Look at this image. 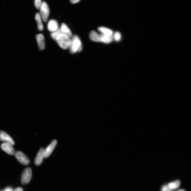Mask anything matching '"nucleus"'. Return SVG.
<instances>
[{
    "mask_svg": "<svg viewBox=\"0 0 191 191\" xmlns=\"http://www.w3.org/2000/svg\"><path fill=\"white\" fill-rule=\"evenodd\" d=\"M98 31L102 34L107 36H112L113 35V31L109 29L104 27H99L98 28Z\"/></svg>",
    "mask_w": 191,
    "mask_h": 191,
    "instance_id": "4468645a",
    "label": "nucleus"
},
{
    "mask_svg": "<svg viewBox=\"0 0 191 191\" xmlns=\"http://www.w3.org/2000/svg\"><path fill=\"white\" fill-rule=\"evenodd\" d=\"M32 177V170L30 167H27L22 173L21 179L22 184L24 185L28 184L30 182Z\"/></svg>",
    "mask_w": 191,
    "mask_h": 191,
    "instance_id": "7ed1b4c3",
    "label": "nucleus"
},
{
    "mask_svg": "<svg viewBox=\"0 0 191 191\" xmlns=\"http://www.w3.org/2000/svg\"><path fill=\"white\" fill-rule=\"evenodd\" d=\"M61 30L62 31V33L65 34L68 36H69L70 37H71L72 36V33L71 31H70L69 29L67 27V26L64 23H62L61 27Z\"/></svg>",
    "mask_w": 191,
    "mask_h": 191,
    "instance_id": "dca6fc26",
    "label": "nucleus"
},
{
    "mask_svg": "<svg viewBox=\"0 0 191 191\" xmlns=\"http://www.w3.org/2000/svg\"><path fill=\"white\" fill-rule=\"evenodd\" d=\"M39 48L41 50H43L45 48V43L44 41V36L41 34H38L36 36Z\"/></svg>",
    "mask_w": 191,
    "mask_h": 191,
    "instance_id": "9d476101",
    "label": "nucleus"
},
{
    "mask_svg": "<svg viewBox=\"0 0 191 191\" xmlns=\"http://www.w3.org/2000/svg\"><path fill=\"white\" fill-rule=\"evenodd\" d=\"M90 40L95 42H100V36L95 31H91L89 34Z\"/></svg>",
    "mask_w": 191,
    "mask_h": 191,
    "instance_id": "ddd939ff",
    "label": "nucleus"
},
{
    "mask_svg": "<svg viewBox=\"0 0 191 191\" xmlns=\"http://www.w3.org/2000/svg\"><path fill=\"white\" fill-rule=\"evenodd\" d=\"M82 43L79 36L77 35L73 36L72 39L71 45L70 47V53L74 54L77 52H79L82 50Z\"/></svg>",
    "mask_w": 191,
    "mask_h": 191,
    "instance_id": "f03ea898",
    "label": "nucleus"
},
{
    "mask_svg": "<svg viewBox=\"0 0 191 191\" xmlns=\"http://www.w3.org/2000/svg\"><path fill=\"white\" fill-rule=\"evenodd\" d=\"M0 140L6 143L11 144L13 146L15 143L12 137L3 131H0Z\"/></svg>",
    "mask_w": 191,
    "mask_h": 191,
    "instance_id": "6e6552de",
    "label": "nucleus"
},
{
    "mask_svg": "<svg viewBox=\"0 0 191 191\" xmlns=\"http://www.w3.org/2000/svg\"><path fill=\"white\" fill-rule=\"evenodd\" d=\"M1 148L2 150L10 155H14L15 151L12 145L8 143L5 142L2 144Z\"/></svg>",
    "mask_w": 191,
    "mask_h": 191,
    "instance_id": "423d86ee",
    "label": "nucleus"
},
{
    "mask_svg": "<svg viewBox=\"0 0 191 191\" xmlns=\"http://www.w3.org/2000/svg\"><path fill=\"white\" fill-rule=\"evenodd\" d=\"M161 191H173L168 185H164L162 187Z\"/></svg>",
    "mask_w": 191,
    "mask_h": 191,
    "instance_id": "412c9836",
    "label": "nucleus"
},
{
    "mask_svg": "<svg viewBox=\"0 0 191 191\" xmlns=\"http://www.w3.org/2000/svg\"><path fill=\"white\" fill-rule=\"evenodd\" d=\"M177 191H186L184 189H179V190H177Z\"/></svg>",
    "mask_w": 191,
    "mask_h": 191,
    "instance_id": "393cba45",
    "label": "nucleus"
},
{
    "mask_svg": "<svg viewBox=\"0 0 191 191\" xmlns=\"http://www.w3.org/2000/svg\"><path fill=\"white\" fill-rule=\"evenodd\" d=\"M35 19L38 23V30L42 31L44 30V27L42 23L41 16L38 13H36L35 15Z\"/></svg>",
    "mask_w": 191,
    "mask_h": 191,
    "instance_id": "2eb2a0df",
    "label": "nucleus"
},
{
    "mask_svg": "<svg viewBox=\"0 0 191 191\" xmlns=\"http://www.w3.org/2000/svg\"><path fill=\"white\" fill-rule=\"evenodd\" d=\"M5 191H12V190L11 188H8Z\"/></svg>",
    "mask_w": 191,
    "mask_h": 191,
    "instance_id": "b1692460",
    "label": "nucleus"
},
{
    "mask_svg": "<svg viewBox=\"0 0 191 191\" xmlns=\"http://www.w3.org/2000/svg\"><path fill=\"white\" fill-rule=\"evenodd\" d=\"M58 23L56 20H51L49 21L48 23V28L50 31L54 32L58 30Z\"/></svg>",
    "mask_w": 191,
    "mask_h": 191,
    "instance_id": "9b49d317",
    "label": "nucleus"
},
{
    "mask_svg": "<svg viewBox=\"0 0 191 191\" xmlns=\"http://www.w3.org/2000/svg\"><path fill=\"white\" fill-rule=\"evenodd\" d=\"M121 38V35L119 32H116L113 35V39L116 41H119Z\"/></svg>",
    "mask_w": 191,
    "mask_h": 191,
    "instance_id": "6ab92c4d",
    "label": "nucleus"
},
{
    "mask_svg": "<svg viewBox=\"0 0 191 191\" xmlns=\"http://www.w3.org/2000/svg\"><path fill=\"white\" fill-rule=\"evenodd\" d=\"M56 41L59 45L63 49L70 48L72 44V40L69 36L61 33L57 36Z\"/></svg>",
    "mask_w": 191,
    "mask_h": 191,
    "instance_id": "f257e3e1",
    "label": "nucleus"
},
{
    "mask_svg": "<svg viewBox=\"0 0 191 191\" xmlns=\"http://www.w3.org/2000/svg\"><path fill=\"white\" fill-rule=\"evenodd\" d=\"M57 141L56 140H54L48 146L45 150H44V154H45V158H47L50 155L53 151L55 147L57 145Z\"/></svg>",
    "mask_w": 191,
    "mask_h": 191,
    "instance_id": "1a4fd4ad",
    "label": "nucleus"
},
{
    "mask_svg": "<svg viewBox=\"0 0 191 191\" xmlns=\"http://www.w3.org/2000/svg\"><path fill=\"white\" fill-rule=\"evenodd\" d=\"M40 10L41 16L44 21L46 22L49 16L50 10L48 5L45 2H42Z\"/></svg>",
    "mask_w": 191,
    "mask_h": 191,
    "instance_id": "20e7f679",
    "label": "nucleus"
},
{
    "mask_svg": "<svg viewBox=\"0 0 191 191\" xmlns=\"http://www.w3.org/2000/svg\"><path fill=\"white\" fill-rule=\"evenodd\" d=\"M100 42L104 43H109L113 40V35L112 36H107L102 34L100 35Z\"/></svg>",
    "mask_w": 191,
    "mask_h": 191,
    "instance_id": "f8f14e48",
    "label": "nucleus"
},
{
    "mask_svg": "<svg viewBox=\"0 0 191 191\" xmlns=\"http://www.w3.org/2000/svg\"><path fill=\"white\" fill-rule=\"evenodd\" d=\"M42 2L41 0H35V5L36 9H39L41 6Z\"/></svg>",
    "mask_w": 191,
    "mask_h": 191,
    "instance_id": "aec40b11",
    "label": "nucleus"
},
{
    "mask_svg": "<svg viewBox=\"0 0 191 191\" xmlns=\"http://www.w3.org/2000/svg\"><path fill=\"white\" fill-rule=\"evenodd\" d=\"M80 1V0H70L71 3L73 4L78 3Z\"/></svg>",
    "mask_w": 191,
    "mask_h": 191,
    "instance_id": "4be33fe9",
    "label": "nucleus"
},
{
    "mask_svg": "<svg viewBox=\"0 0 191 191\" xmlns=\"http://www.w3.org/2000/svg\"><path fill=\"white\" fill-rule=\"evenodd\" d=\"M44 150H45L43 148H41L39 150L35 159V163L36 165H40L42 163L44 158H45Z\"/></svg>",
    "mask_w": 191,
    "mask_h": 191,
    "instance_id": "0eeeda50",
    "label": "nucleus"
},
{
    "mask_svg": "<svg viewBox=\"0 0 191 191\" xmlns=\"http://www.w3.org/2000/svg\"><path fill=\"white\" fill-rule=\"evenodd\" d=\"M62 33V31L61 28H59L55 32L52 33L51 34V36L52 38H53L54 40H56L57 36H58L60 34Z\"/></svg>",
    "mask_w": 191,
    "mask_h": 191,
    "instance_id": "a211bd4d",
    "label": "nucleus"
},
{
    "mask_svg": "<svg viewBox=\"0 0 191 191\" xmlns=\"http://www.w3.org/2000/svg\"><path fill=\"white\" fill-rule=\"evenodd\" d=\"M14 191H23V189L19 187L17 188Z\"/></svg>",
    "mask_w": 191,
    "mask_h": 191,
    "instance_id": "5701e85b",
    "label": "nucleus"
},
{
    "mask_svg": "<svg viewBox=\"0 0 191 191\" xmlns=\"http://www.w3.org/2000/svg\"><path fill=\"white\" fill-rule=\"evenodd\" d=\"M16 158L21 164L25 165L29 164L30 161L29 159L24 154L20 151H17L15 154Z\"/></svg>",
    "mask_w": 191,
    "mask_h": 191,
    "instance_id": "39448f33",
    "label": "nucleus"
},
{
    "mask_svg": "<svg viewBox=\"0 0 191 191\" xmlns=\"http://www.w3.org/2000/svg\"><path fill=\"white\" fill-rule=\"evenodd\" d=\"M180 184V182L179 180H177L173 182L169 183V186L172 190L177 189L179 188Z\"/></svg>",
    "mask_w": 191,
    "mask_h": 191,
    "instance_id": "f3484780",
    "label": "nucleus"
}]
</instances>
